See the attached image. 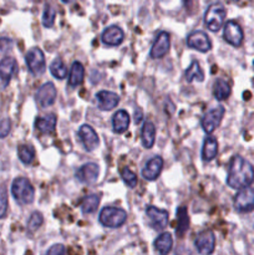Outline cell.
I'll list each match as a JSON object with an SVG mask.
<instances>
[{
	"mask_svg": "<svg viewBox=\"0 0 254 255\" xmlns=\"http://www.w3.org/2000/svg\"><path fill=\"white\" fill-rule=\"evenodd\" d=\"M254 182V167L242 156H234L231 159L227 176V184L233 189L248 188Z\"/></svg>",
	"mask_w": 254,
	"mask_h": 255,
	"instance_id": "6da1fadb",
	"label": "cell"
},
{
	"mask_svg": "<svg viewBox=\"0 0 254 255\" xmlns=\"http://www.w3.org/2000/svg\"><path fill=\"white\" fill-rule=\"evenodd\" d=\"M11 194L17 203L26 206V204H31L34 202L35 189L29 179L19 177L12 182Z\"/></svg>",
	"mask_w": 254,
	"mask_h": 255,
	"instance_id": "7a4b0ae2",
	"label": "cell"
},
{
	"mask_svg": "<svg viewBox=\"0 0 254 255\" xmlns=\"http://www.w3.org/2000/svg\"><path fill=\"white\" fill-rule=\"evenodd\" d=\"M227 16V10L219 2H213L207 7L204 12V24L207 29L212 32H217L223 26L224 20Z\"/></svg>",
	"mask_w": 254,
	"mask_h": 255,
	"instance_id": "3957f363",
	"label": "cell"
},
{
	"mask_svg": "<svg viewBox=\"0 0 254 255\" xmlns=\"http://www.w3.org/2000/svg\"><path fill=\"white\" fill-rule=\"evenodd\" d=\"M127 213L117 207H105L99 214V221L106 228H120L126 223Z\"/></svg>",
	"mask_w": 254,
	"mask_h": 255,
	"instance_id": "277c9868",
	"label": "cell"
},
{
	"mask_svg": "<svg viewBox=\"0 0 254 255\" xmlns=\"http://www.w3.org/2000/svg\"><path fill=\"white\" fill-rule=\"evenodd\" d=\"M25 61H26L30 72L35 76H40L46 71L45 55L40 47H31L25 55Z\"/></svg>",
	"mask_w": 254,
	"mask_h": 255,
	"instance_id": "5b68a950",
	"label": "cell"
},
{
	"mask_svg": "<svg viewBox=\"0 0 254 255\" xmlns=\"http://www.w3.org/2000/svg\"><path fill=\"white\" fill-rule=\"evenodd\" d=\"M224 112H226V110H224L223 106H217L214 107V109L207 111L206 114L203 115L201 125L202 128H203V131L206 132L207 134L213 133L217 129V127H219L222 120H223Z\"/></svg>",
	"mask_w": 254,
	"mask_h": 255,
	"instance_id": "8992f818",
	"label": "cell"
},
{
	"mask_svg": "<svg viewBox=\"0 0 254 255\" xmlns=\"http://www.w3.org/2000/svg\"><path fill=\"white\" fill-rule=\"evenodd\" d=\"M223 37L229 45L234 47H239L243 44L244 40L243 29L236 20H229L224 24Z\"/></svg>",
	"mask_w": 254,
	"mask_h": 255,
	"instance_id": "52a82bcc",
	"label": "cell"
},
{
	"mask_svg": "<svg viewBox=\"0 0 254 255\" xmlns=\"http://www.w3.org/2000/svg\"><path fill=\"white\" fill-rule=\"evenodd\" d=\"M194 247H196L198 254L211 255L216 248V237H214L213 232L207 229V231L197 234L196 239H194Z\"/></svg>",
	"mask_w": 254,
	"mask_h": 255,
	"instance_id": "ba28073f",
	"label": "cell"
},
{
	"mask_svg": "<svg viewBox=\"0 0 254 255\" xmlns=\"http://www.w3.org/2000/svg\"><path fill=\"white\" fill-rule=\"evenodd\" d=\"M234 208L241 213H249L254 211V188H244L234 197Z\"/></svg>",
	"mask_w": 254,
	"mask_h": 255,
	"instance_id": "9c48e42d",
	"label": "cell"
},
{
	"mask_svg": "<svg viewBox=\"0 0 254 255\" xmlns=\"http://www.w3.org/2000/svg\"><path fill=\"white\" fill-rule=\"evenodd\" d=\"M187 46L198 50L199 52H208L212 49V41L207 32L202 30H194L187 36Z\"/></svg>",
	"mask_w": 254,
	"mask_h": 255,
	"instance_id": "30bf717a",
	"label": "cell"
},
{
	"mask_svg": "<svg viewBox=\"0 0 254 255\" xmlns=\"http://www.w3.org/2000/svg\"><path fill=\"white\" fill-rule=\"evenodd\" d=\"M56 87H55V85L52 82H46L41 87H39L36 95H35L36 102L42 109H47V107L52 106L55 104V101H56Z\"/></svg>",
	"mask_w": 254,
	"mask_h": 255,
	"instance_id": "8fae6325",
	"label": "cell"
},
{
	"mask_svg": "<svg viewBox=\"0 0 254 255\" xmlns=\"http://www.w3.org/2000/svg\"><path fill=\"white\" fill-rule=\"evenodd\" d=\"M77 136L81 139L82 146L89 152L95 151L100 144V138L95 129L90 125H82L77 131Z\"/></svg>",
	"mask_w": 254,
	"mask_h": 255,
	"instance_id": "7c38bea8",
	"label": "cell"
},
{
	"mask_svg": "<svg viewBox=\"0 0 254 255\" xmlns=\"http://www.w3.org/2000/svg\"><path fill=\"white\" fill-rule=\"evenodd\" d=\"M16 69L17 62L14 57L7 56L0 61V90L6 89Z\"/></svg>",
	"mask_w": 254,
	"mask_h": 255,
	"instance_id": "4fadbf2b",
	"label": "cell"
},
{
	"mask_svg": "<svg viewBox=\"0 0 254 255\" xmlns=\"http://www.w3.org/2000/svg\"><path fill=\"white\" fill-rule=\"evenodd\" d=\"M100 174V167L94 162L84 164L80 167L75 173V177L79 182L84 184H94L97 181Z\"/></svg>",
	"mask_w": 254,
	"mask_h": 255,
	"instance_id": "5bb4252c",
	"label": "cell"
},
{
	"mask_svg": "<svg viewBox=\"0 0 254 255\" xmlns=\"http://www.w3.org/2000/svg\"><path fill=\"white\" fill-rule=\"evenodd\" d=\"M169 47H171V39H169V34L167 31L158 32L157 37L154 39L153 45L151 47V52L149 56L152 59H161L164 55L168 52Z\"/></svg>",
	"mask_w": 254,
	"mask_h": 255,
	"instance_id": "9a60e30c",
	"label": "cell"
},
{
	"mask_svg": "<svg viewBox=\"0 0 254 255\" xmlns=\"http://www.w3.org/2000/svg\"><path fill=\"white\" fill-rule=\"evenodd\" d=\"M144 212H146L153 228L158 229V231L166 228L167 224H168V212L157 208L154 206H147Z\"/></svg>",
	"mask_w": 254,
	"mask_h": 255,
	"instance_id": "2e32d148",
	"label": "cell"
},
{
	"mask_svg": "<svg viewBox=\"0 0 254 255\" xmlns=\"http://www.w3.org/2000/svg\"><path fill=\"white\" fill-rule=\"evenodd\" d=\"M163 168V158L161 156H154L149 158L142 169V177L147 181H156Z\"/></svg>",
	"mask_w": 254,
	"mask_h": 255,
	"instance_id": "e0dca14e",
	"label": "cell"
},
{
	"mask_svg": "<svg viewBox=\"0 0 254 255\" xmlns=\"http://www.w3.org/2000/svg\"><path fill=\"white\" fill-rule=\"evenodd\" d=\"M96 104L99 110L101 111H111L115 107H117L120 102V96L112 91L102 90L96 94Z\"/></svg>",
	"mask_w": 254,
	"mask_h": 255,
	"instance_id": "ac0fdd59",
	"label": "cell"
},
{
	"mask_svg": "<svg viewBox=\"0 0 254 255\" xmlns=\"http://www.w3.org/2000/svg\"><path fill=\"white\" fill-rule=\"evenodd\" d=\"M102 42L107 46H119L122 44L125 39V32L117 25H111V26L106 27L101 35Z\"/></svg>",
	"mask_w": 254,
	"mask_h": 255,
	"instance_id": "d6986e66",
	"label": "cell"
},
{
	"mask_svg": "<svg viewBox=\"0 0 254 255\" xmlns=\"http://www.w3.org/2000/svg\"><path fill=\"white\" fill-rule=\"evenodd\" d=\"M129 127V115L125 110H119L112 117V128L115 133H125Z\"/></svg>",
	"mask_w": 254,
	"mask_h": 255,
	"instance_id": "ffe728a7",
	"label": "cell"
},
{
	"mask_svg": "<svg viewBox=\"0 0 254 255\" xmlns=\"http://www.w3.org/2000/svg\"><path fill=\"white\" fill-rule=\"evenodd\" d=\"M218 153V141L216 137L207 136L202 147V159L204 162H211L216 158Z\"/></svg>",
	"mask_w": 254,
	"mask_h": 255,
	"instance_id": "44dd1931",
	"label": "cell"
},
{
	"mask_svg": "<svg viewBox=\"0 0 254 255\" xmlns=\"http://www.w3.org/2000/svg\"><path fill=\"white\" fill-rule=\"evenodd\" d=\"M57 119L55 114H47L41 117H37L35 121V127L42 133H51L55 131Z\"/></svg>",
	"mask_w": 254,
	"mask_h": 255,
	"instance_id": "7402d4cb",
	"label": "cell"
},
{
	"mask_svg": "<svg viewBox=\"0 0 254 255\" xmlns=\"http://www.w3.org/2000/svg\"><path fill=\"white\" fill-rule=\"evenodd\" d=\"M172 247H173V239L168 232L161 233L154 241V248L159 255H168L172 251Z\"/></svg>",
	"mask_w": 254,
	"mask_h": 255,
	"instance_id": "603a6c76",
	"label": "cell"
},
{
	"mask_svg": "<svg viewBox=\"0 0 254 255\" xmlns=\"http://www.w3.org/2000/svg\"><path fill=\"white\" fill-rule=\"evenodd\" d=\"M154 139H156V127H154L153 122L146 121L141 131L142 146L144 148H152L154 144Z\"/></svg>",
	"mask_w": 254,
	"mask_h": 255,
	"instance_id": "cb8c5ba5",
	"label": "cell"
},
{
	"mask_svg": "<svg viewBox=\"0 0 254 255\" xmlns=\"http://www.w3.org/2000/svg\"><path fill=\"white\" fill-rule=\"evenodd\" d=\"M85 77L84 65L80 61H74L71 65V70L69 72V86L77 87L82 84Z\"/></svg>",
	"mask_w": 254,
	"mask_h": 255,
	"instance_id": "d4e9b609",
	"label": "cell"
},
{
	"mask_svg": "<svg viewBox=\"0 0 254 255\" xmlns=\"http://www.w3.org/2000/svg\"><path fill=\"white\" fill-rule=\"evenodd\" d=\"M184 76H186V81L188 82V84H191V82L193 81L203 82L204 72L203 70H202L201 64H199L197 60H193V61L191 62V65L186 69Z\"/></svg>",
	"mask_w": 254,
	"mask_h": 255,
	"instance_id": "484cf974",
	"label": "cell"
},
{
	"mask_svg": "<svg viewBox=\"0 0 254 255\" xmlns=\"http://www.w3.org/2000/svg\"><path fill=\"white\" fill-rule=\"evenodd\" d=\"M213 95L217 101H224L231 96V86L223 79H217L213 85Z\"/></svg>",
	"mask_w": 254,
	"mask_h": 255,
	"instance_id": "4316f807",
	"label": "cell"
},
{
	"mask_svg": "<svg viewBox=\"0 0 254 255\" xmlns=\"http://www.w3.org/2000/svg\"><path fill=\"white\" fill-rule=\"evenodd\" d=\"M177 218H178V224H177L176 233L178 237H182L189 228V218L186 207H179L177 209Z\"/></svg>",
	"mask_w": 254,
	"mask_h": 255,
	"instance_id": "83f0119b",
	"label": "cell"
},
{
	"mask_svg": "<svg viewBox=\"0 0 254 255\" xmlns=\"http://www.w3.org/2000/svg\"><path fill=\"white\" fill-rule=\"evenodd\" d=\"M100 204V197L97 194H90L85 197L81 203V211L84 214H91L97 209Z\"/></svg>",
	"mask_w": 254,
	"mask_h": 255,
	"instance_id": "f1b7e54d",
	"label": "cell"
},
{
	"mask_svg": "<svg viewBox=\"0 0 254 255\" xmlns=\"http://www.w3.org/2000/svg\"><path fill=\"white\" fill-rule=\"evenodd\" d=\"M50 72H51L55 79L64 80L67 76V67L65 66L64 61L61 59H55L50 64Z\"/></svg>",
	"mask_w": 254,
	"mask_h": 255,
	"instance_id": "f546056e",
	"label": "cell"
},
{
	"mask_svg": "<svg viewBox=\"0 0 254 255\" xmlns=\"http://www.w3.org/2000/svg\"><path fill=\"white\" fill-rule=\"evenodd\" d=\"M17 156H19L20 161L24 164H30L35 158V151L31 146L27 144H21L17 148Z\"/></svg>",
	"mask_w": 254,
	"mask_h": 255,
	"instance_id": "4dcf8cb0",
	"label": "cell"
},
{
	"mask_svg": "<svg viewBox=\"0 0 254 255\" xmlns=\"http://www.w3.org/2000/svg\"><path fill=\"white\" fill-rule=\"evenodd\" d=\"M55 17H56V10L50 4L45 5L44 12H42V25L45 27H52L54 26Z\"/></svg>",
	"mask_w": 254,
	"mask_h": 255,
	"instance_id": "1f68e13d",
	"label": "cell"
},
{
	"mask_svg": "<svg viewBox=\"0 0 254 255\" xmlns=\"http://www.w3.org/2000/svg\"><path fill=\"white\" fill-rule=\"evenodd\" d=\"M44 223V217L40 212H34V213L30 216L29 221H27V231L29 232H36L40 227Z\"/></svg>",
	"mask_w": 254,
	"mask_h": 255,
	"instance_id": "d6a6232c",
	"label": "cell"
},
{
	"mask_svg": "<svg viewBox=\"0 0 254 255\" xmlns=\"http://www.w3.org/2000/svg\"><path fill=\"white\" fill-rule=\"evenodd\" d=\"M121 178L124 179L125 184H126L127 187H129V188H134V187L137 186V182H138V179H137V176L129 168L122 169V171H121Z\"/></svg>",
	"mask_w": 254,
	"mask_h": 255,
	"instance_id": "836d02e7",
	"label": "cell"
},
{
	"mask_svg": "<svg viewBox=\"0 0 254 255\" xmlns=\"http://www.w3.org/2000/svg\"><path fill=\"white\" fill-rule=\"evenodd\" d=\"M7 212V196L4 188L0 189V219L6 216Z\"/></svg>",
	"mask_w": 254,
	"mask_h": 255,
	"instance_id": "e575fe53",
	"label": "cell"
},
{
	"mask_svg": "<svg viewBox=\"0 0 254 255\" xmlns=\"http://www.w3.org/2000/svg\"><path fill=\"white\" fill-rule=\"evenodd\" d=\"M11 131V121L9 119L0 120V138H4Z\"/></svg>",
	"mask_w": 254,
	"mask_h": 255,
	"instance_id": "d590c367",
	"label": "cell"
},
{
	"mask_svg": "<svg viewBox=\"0 0 254 255\" xmlns=\"http://www.w3.org/2000/svg\"><path fill=\"white\" fill-rule=\"evenodd\" d=\"M45 255H66V249L62 244H54V246L47 249Z\"/></svg>",
	"mask_w": 254,
	"mask_h": 255,
	"instance_id": "8d00e7d4",
	"label": "cell"
},
{
	"mask_svg": "<svg viewBox=\"0 0 254 255\" xmlns=\"http://www.w3.org/2000/svg\"><path fill=\"white\" fill-rule=\"evenodd\" d=\"M11 46V39H9V37H0V51H7Z\"/></svg>",
	"mask_w": 254,
	"mask_h": 255,
	"instance_id": "74e56055",
	"label": "cell"
},
{
	"mask_svg": "<svg viewBox=\"0 0 254 255\" xmlns=\"http://www.w3.org/2000/svg\"><path fill=\"white\" fill-rule=\"evenodd\" d=\"M142 119H143L142 110H139V109L134 110V122H136V124H139V122L142 121Z\"/></svg>",
	"mask_w": 254,
	"mask_h": 255,
	"instance_id": "f35d334b",
	"label": "cell"
},
{
	"mask_svg": "<svg viewBox=\"0 0 254 255\" xmlns=\"http://www.w3.org/2000/svg\"><path fill=\"white\" fill-rule=\"evenodd\" d=\"M176 255H191V252L188 251V248L179 247V248L176 251Z\"/></svg>",
	"mask_w": 254,
	"mask_h": 255,
	"instance_id": "ab89813d",
	"label": "cell"
}]
</instances>
